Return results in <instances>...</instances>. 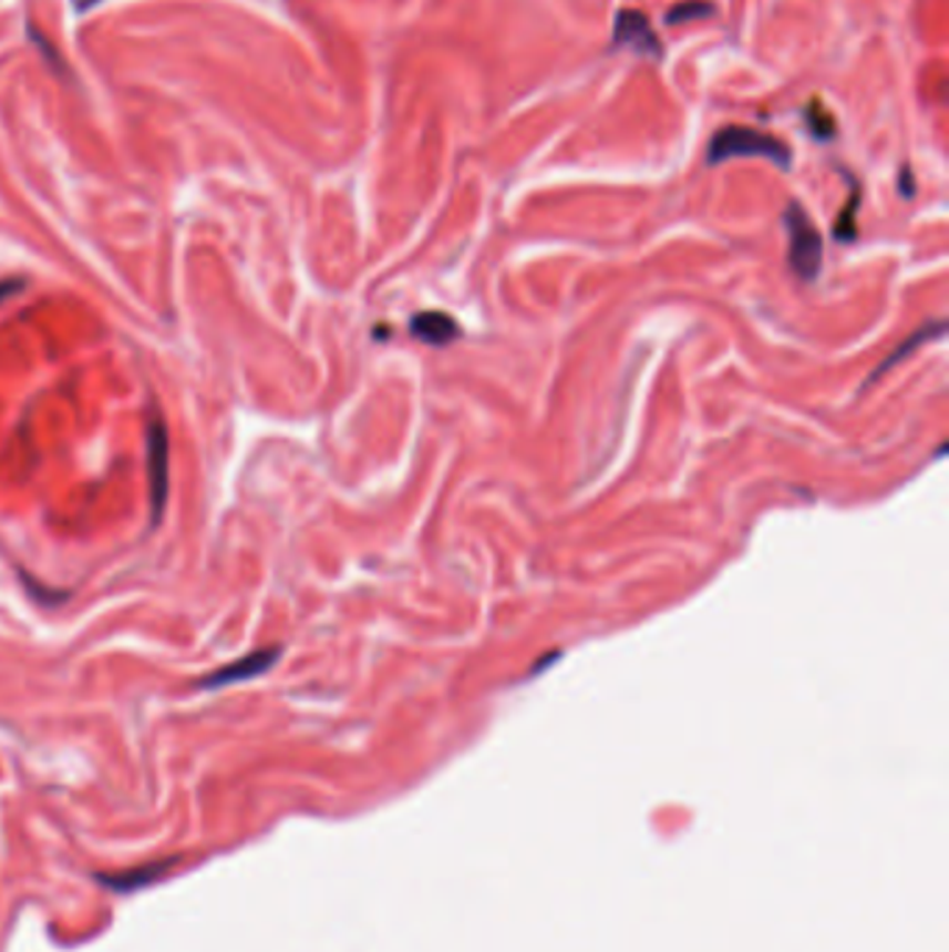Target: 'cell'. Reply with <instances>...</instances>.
Segmentation results:
<instances>
[{
  "instance_id": "6da1fadb",
  "label": "cell",
  "mask_w": 949,
  "mask_h": 952,
  "mask_svg": "<svg viewBox=\"0 0 949 952\" xmlns=\"http://www.w3.org/2000/svg\"><path fill=\"white\" fill-rule=\"evenodd\" d=\"M730 160H766L780 171L791 167V149L772 134L755 132L746 126H724L713 134L708 145V165L715 167Z\"/></svg>"
},
{
  "instance_id": "7a4b0ae2",
  "label": "cell",
  "mask_w": 949,
  "mask_h": 952,
  "mask_svg": "<svg viewBox=\"0 0 949 952\" xmlns=\"http://www.w3.org/2000/svg\"><path fill=\"white\" fill-rule=\"evenodd\" d=\"M785 232H788V265L802 281H813L822 274V234L813 226L807 212L800 204H788L783 215Z\"/></svg>"
},
{
  "instance_id": "3957f363",
  "label": "cell",
  "mask_w": 949,
  "mask_h": 952,
  "mask_svg": "<svg viewBox=\"0 0 949 952\" xmlns=\"http://www.w3.org/2000/svg\"><path fill=\"white\" fill-rule=\"evenodd\" d=\"M148 491H151V526L162 524L171 491V438L165 418L154 412L148 421Z\"/></svg>"
},
{
  "instance_id": "277c9868",
  "label": "cell",
  "mask_w": 949,
  "mask_h": 952,
  "mask_svg": "<svg viewBox=\"0 0 949 952\" xmlns=\"http://www.w3.org/2000/svg\"><path fill=\"white\" fill-rule=\"evenodd\" d=\"M612 48L632 51L638 57L663 59V45H660L652 23L647 20V14L632 12V9H621L612 18Z\"/></svg>"
},
{
  "instance_id": "5b68a950",
  "label": "cell",
  "mask_w": 949,
  "mask_h": 952,
  "mask_svg": "<svg viewBox=\"0 0 949 952\" xmlns=\"http://www.w3.org/2000/svg\"><path fill=\"white\" fill-rule=\"evenodd\" d=\"M279 657H281V646H265V649H257L251 652V655H243L237 657V661L226 663V666L215 668L213 674L200 677L198 683H195V688L215 690V688H226V685L246 683V679H257L262 677L265 672H270Z\"/></svg>"
},
{
  "instance_id": "8992f818",
  "label": "cell",
  "mask_w": 949,
  "mask_h": 952,
  "mask_svg": "<svg viewBox=\"0 0 949 952\" xmlns=\"http://www.w3.org/2000/svg\"><path fill=\"white\" fill-rule=\"evenodd\" d=\"M410 329L417 340L430 342V346H448V342L463 335L457 320L446 313H417L412 318Z\"/></svg>"
},
{
  "instance_id": "52a82bcc",
  "label": "cell",
  "mask_w": 949,
  "mask_h": 952,
  "mask_svg": "<svg viewBox=\"0 0 949 952\" xmlns=\"http://www.w3.org/2000/svg\"><path fill=\"white\" fill-rule=\"evenodd\" d=\"M943 329H947V326H943V320H936V324H927V326H921V329H919V331H916V335H914V337H908V340H905V342H902V346H899V348H897V351H894V354H891V357H888V360H886V362H883V366H880V368H877V371H875V377H880V373H883V371H888V368H891V366H897V362H899V360H902V357H908V354H910V351H914V348H916V346H919V342H921V340H930V337H941V335H943ZM875 377H871V379H875Z\"/></svg>"
},
{
  "instance_id": "ba28073f",
  "label": "cell",
  "mask_w": 949,
  "mask_h": 952,
  "mask_svg": "<svg viewBox=\"0 0 949 952\" xmlns=\"http://www.w3.org/2000/svg\"><path fill=\"white\" fill-rule=\"evenodd\" d=\"M713 12L715 9L710 7V3H704V0H685V3H677V7L666 14V23L680 25L688 23V20H702Z\"/></svg>"
},
{
  "instance_id": "9c48e42d",
  "label": "cell",
  "mask_w": 949,
  "mask_h": 952,
  "mask_svg": "<svg viewBox=\"0 0 949 952\" xmlns=\"http://www.w3.org/2000/svg\"><path fill=\"white\" fill-rule=\"evenodd\" d=\"M807 129H811V134L816 140H833L835 137V121L829 117L827 112H824L818 103H813L811 109H807Z\"/></svg>"
},
{
  "instance_id": "30bf717a",
  "label": "cell",
  "mask_w": 949,
  "mask_h": 952,
  "mask_svg": "<svg viewBox=\"0 0 949 952\" xmlns=\"http://www.w3.org/2000/svg\"><path fill=\"white\" fill-rule=\"evenodd\" d=\"M855 206H858V193L853 195L840 221H835V237H840V240H853L855 237Z\"/></svg>"
},
{
  "instance_id": "8fae6325",
  "label": "cell",
  "mask_w": 949,
  "mask_h": 952,
  "mask_svg": "<svg viewBox=\"0 0 949 952\" xmlns=\"http://www.w3.org/2000/svg\"><path fill=\"white\" fill-rule=\"evenodd\" d=\"M23 287H25L23 279H3L0 281V304L7 301L9 296H14L18 290H23Z\"/></svg>"
}]
</instances>
